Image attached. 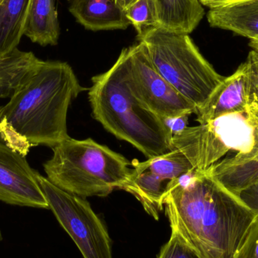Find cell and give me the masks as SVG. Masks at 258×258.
I'll return each mask as SVG.
<instances>
[{"label": "cell", "mask_w": 258, "mask_h": 258, "mask_svg": "<svg viewBox=\"0 0 258 258\" xmlns=\"http://www.w3.org/2000/svg\"><path fill=\"white\" fill-rule=\"evenodd\" d=\"M164 207L171 231L200 258H234L257 215L206 171L182 177Z\"/></svg>", "instance_id": "obj_1"}, {"label": "cell", "mask_w": 258, "mask_h": 258, "mask_svg": "<svg viewBox=\"0 0 258 258\" xmlns=\"http://www.w3.org/2000/svg\"><path fill=\"white\" fill-rule=\"evenodd\" d=\"M88 90L69 63L42 60L4 106L5 143L24 156L35 146L52 149L70 138V105Z\"/></svg>", "instance_id": "obj_2"}, {"label": "cell", "mask_w": 258, "mask_h": 258, "mask_svg": "<svg viewBox=\"0 0 258 258\" xmlns=\"http://www.w3.org/2000/svg\"><path fill=\"white\" fill-rule=\"evenodd\" d=\"M128 48L107 72L92 77L89 100L92 116L107 132L138 149L147 159L174 150L173 134L163 119L146 108L127 82Z\"/></svg>", "instance_id": "obj_3"}, {"label": "cell", "mask_w": 258, "mask_h": 258, "mask_svg": "<svg viewBox=\"0 0 258 258\" xmlns=\"http://www.w3.org/2000/svg\"><path fill=\"white\" fill-rule=\"evenodd\" d=\"M51 159L43 164L46 177L70 194L86 198L107 197L123 189L133 173L128 159L92 138L70 137L53 147Z\"/></svg>", "instance_id": "obj_4"}, {"label": "cell", "mask_w": 258, "mask_h": 258, "mask_svg": "<svg viewBox=\"0 0 258 258\" xmlns=\"http://www.w3.org/2000/svg\"><path fill=\"white\" fill-rule=\"evenodd\" d=\"M138 39L158 72L197 110L225 78L203 57L189 34L156 27Z\"/></svg>", "instance_id": "obj_5"}, {"label": "cell", "mask_w": 258, "mask_h": 258, "mask_svg": "<svg viewBox=\"0 0 258 258\" xmlns=\"http://www.w3.org/2000/svg\"><path fill=\"white\" fill-rule=\"evenodd\" d=\"M173 148L187 158L196 171H205L231 150L258 157V104L242 113L186 127L173 135Z\"/></svg>", "instance_id": "obj_6"}, {"label": "cell", "mask_w": 258, "mask_h": 258, "mask_svg": "<svg viewBox=\"0 0 258 258\" xmlns=\"http://www.w3.org/2000/svg\"><path fill=\"white\" fill-rule=\"evenodd\" d=\"M37 179L48 208L83 257L113 258L108 232L86 198L60 189L39 172Z\"/></svg>", "instance_id": "obj_7"}, {"label": "cell", "mask_w": 258, "mask_h": 258, "mask_svg": "<svg viewBox=\"0 0 258 258\" xmlns=\"http://www.w3.org/2000/svg\"><path fill=\"white\" fill-rule=\"evenodd\" d=\"M127 82L132 94L164 121L195 113V105L179 93L155 68L143 42L128 47Z\"/></svg>", "instance_id": "obj_8"}, {"label": "cell", "mask_w": 258, "mask_h": 258, "mask_svg": "<svg viewBox=\"0 0 258 258\" xmlns=\"http://www.w3.org/2000/svg\"><path fill=\"white\" fill-rule=\"evenodd\" d=\"M192 164L177 149L137 162L123 190L132 194L147 214L159 220L165 199L180 179L195 171Z\"/></svg>", "instance_id": "obj_9"}, {"label": "cell", "mask_w": 258, "mask_h": 258, "mask_svg": "<svg viewBox=\"0 0 258 258\" xmlns=\"http://www.w3.org/2000/svg\"><path fill=\"white\" fill-rule=\"evenodd\" d=\"M0 201L12 206L49 209L26 156L0 141Z\"/></svg>", "instance_id": "obj_10"}, {"label": "cell", "mask_w": 258, "mask_h": 258, "mask_svg": "<svg viewBox=\"0 0 258 258\" xmlns=\"http://www.w3.org/2000/svg\"><path fill=\"white\" fill-rule=\"evenodd\" d=\"M254 103L250 90L248 68L244 62L231 76L225 77L195 114L200 124L223 115L246 111Z\"/></svg>", "instance_id": "obj_11"}, {"label": "cell", "mask_w": 258, "mask_h": 258, "mask_svg": "<svg viewBox=\"0 0 258 258\" xmlns=\"http://www.w3.org/2000/svg\"><path fill=\"white\" fill-rule=\"evenodd\" d=\"M69 12L77 22L92 31L125 30L131 25L116 0H72Z\"/></svg>", "instance_id": "obj_12"}, {"label": "cell", "mask_w": 258, "mask_h": 258, "mask_svg": "<svg viewBox=\"0 0 258 258\" xmlns=\"http://www.w3.org/2000/svg\"><path fill=\"white\" fill-rule=\"evenodd\" d=\"M209 25L258 40V0H245L209 9Z\"/></svg>", "instance_id": "obj_13"}, {"label": "cell", "mask_w": 258, "mask_h": 258, "mask_svg": "<svg viewBox=\"0 0 258 258\" xmlns=\"http://www.w3.org/2000/svg\"><path fill=\"white\" fill-rule=\"evenodd\" d=\"M205 171L239 197L241 192L258 182V157L248 153H237L231 157L218 161Z\"/></svg>", "instance_id": "obj_14"}, {"label": "cell", "mask_w": 258, "mask_h": 258, "mask_svg": "<svg viewBox=\"0 0 258 258\" xmlns=\"http://www.w3.org/2000/svg\"><path fill=\"white\" fill-rule=\"evenodd\" d=\"M158 27L189 34L205 15L199 0H156Z\"/></svg>", "instance_id": "obj_15"}, {"label": "cell", "mask_w": 258, "mask_h": 258, "mask_svg": "<svg viewBox=\"0 0 258 258\" xmlns=\"http://www.w3.org/2000/svg\"><path fill=\"white\" fill-rule=\"evenodd\" d=\"M56 0H32L26 21L24 36L41 46L56 45L60 25Z\"/></svg>", "instance_id": "obj_16"}, {"label": "cell", "mask_w": 258, "mask_h": 258, "mask_svg": "<svg viewBox=\"0 0 258 258\" xmlns=\"http://www.w3.org/2000/svg\"><path fill=\"white\" fill-rule=\"evenodd\" d=\"M42 60L18 48L0 57V98H11Z\"/></svg>", "instance_id": "obj_17"}, {"label": "cell", "mask_w": 258, "mask_h": 258, "mask_svg": "<svg viewBox=\"0 0 258 258\" xmlns=\"http://www.w3.org/2000/svg\"><path fill=\"white\" fill-rule=\"evenodd\" d=\"M32 0H0V57L18 48Z\"/></svg>", "instance_id": "obj_18"}, {"label": "cell", "mask_w": 258, "mask_h": 258, "mask_svg": "<svg viewBox=\"0 0 258 258\" xmlns=\"http://www.w3.org/2000/svg\"><path fill=\"white\" fill-rule=\"evenodd\" d=\"M138 33V38L158 27L156 0H116Z\"/></svg>", "instance_id": "obj_19"}, {"label": "cell", "mask_w": 258, "mask_h": 258, "mask_svg": "<svg viewBox=\"0 0 258 258\" xmlns=\"http://www.w3.org/2000/svg\"><path fill=\"white\" fill-rule=\"evenodd\" d=\"M158 258H200L175 232L163 245Z\"/></svg>", "instance_id": "obj_20"}, {"label": "cell", "mask_w": 258, "mask_h": 258, "mask_svg": "<svg viewBox=\"0 0 258 258\" xmlns=\"http://www.w3.org/2000/svg\"><path fill=\"white\" fill-rule=\"evenodd\" d=\"M234 258H258V214L251 223Z\"/></svg>", "instance_id": "obj_21"}, {"label": "cell", "mask_w": 258, "mask_h": 258, "mask_svg": "<svg viewBox=\"0 0 258 258\" xmlns=\"http://www.w3.org/2000/svg\"><path fill=\"white\" fill-rule=\"evenodd\" d=\"M250 79L251 96L254 102L258 104V53L251 49L245 60Z\"/></svg>", "instance_id": "obj_22"}, {"label": "cell", "mask_w": 258, "mask_h": 258, "mask_svg": "<svg viewBox=\"0 0 258 258\" xmlns=\"http://www.w3.org/2000/svg\"><path fill=\"white\" fill-rule=\"evenodd\" d=\"M239 198L251 210L258 214V182L241 192Z\"/></svg>", "instance_id": "obj_23"}, {"label": "cell", "mask_w": 258, "mask_h": 258, "mask_svg": "<svg viewBox=\"0 0 258 258\" xmlns=\"http://www.w3.org/2000/svg\"><path fill=\"white\" fill-rule=\"evenodd\" d=\"M190 114H184L175 119H168L165 120V123L171 129L173 135L182 132L187 127L188 120H189V116Z\"/></svg>", "instance_id": "obj_24"}, {"label": "cell", "mask_w": 258, "mask_h": 258, "mask_svg": "<svg viewBox=\"0 0 258 258\" xmlns=\"http://www.w3.org/2000/svg\"><path fill=\"white\" fill-rule=\"evenodd\" d=\"M199 1L203 6H206L209 9H213V8L227 6V5L239 3V2L245 1V0H199Z\"/></svg>", "instance_id": "obj_25"}, {"label": "cell", "mask_w": 258, "mask_h": 258, "mask_svg": "<svg viewBox=\"0 0 258 258\" xmlns=\"http://www.w3.org/2000/svg\"><path fill=\"white\" fill-rule=\"evenodd\" d=\"M3 112L4 106H0V141L5 142V128L3 123Z\"/></svg>", "instance_id": "obj_26"}, {"label": "cell", "mask_w": 258, "mask_h": 258, "mask_svg": "<svg viewBox=\"0 0 258 258\" xmlns=\"http://www.w3.org/2000/svg\"><path fill=\"white\" fill-rule=\"evenodd\" d=\"M249 46L251 47V49L254 51H257L258 53V40H250Z\"/></svg>", "instance_id": "obj_27"}, {"label": "cell", "mask_w": 258, "mask_h": 258, "mask_svg": "<svg viewBox=\"0 0 258 258\" xmlns=\"http://www.w3.org/2000/svg\"><path fill=\"white\" fill-rule=\"evenodd\" d=\"M3 235H2V232L1 230H0V242H1V241H3Z\"/></svg>", "instance_id": "obj_28"}]
</instances>
